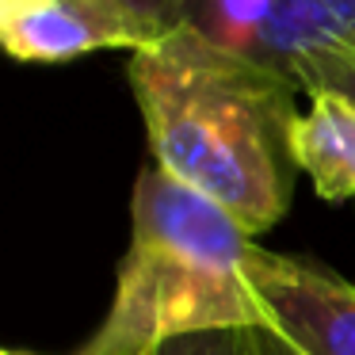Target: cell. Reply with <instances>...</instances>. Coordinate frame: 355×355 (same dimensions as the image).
<instances>
[{"instance_id":"obj_8","label":"cell","mask_w":355,"mask_h":355,"mask_svg":"<svg viewBox=\"0 0 355 355\" xmlns=\"http://www.w3.org/2000/svg\"><path fill=\"white\" fill-rule=\"evenodd\" d=\"M298 85L302 92H309V88H340L355 100V46H336L329 54H321L317 62H309Z\"/></svg>"},{"instance_id":"obj_7","label":"cell","mask_w":355,"mask_h":355,"mask_svg":"<svg viewBox=\"0 0 355 355\" xmlns=\"http://www.w3.org/2000/svg\"><path fill=\"white\" fill-rule=\"evenodd\" d=\"M153 355H256L248 329H210L161 344Z\"/></svg>"},{"instance_id":"obj_1","label":"cell","mask_w":355,"mask_h":355,"mask_svg":"<svg viewBox=\"0 0 355 355\" xmlns=\"http://www.w3.org/2000/svg\"><path fill=\"white\" fill-rule=\"evenodd\" d=\"M130 88L153 164L263 233L291 202V130L298 85L180 24L130 54Z\"/></svg>"},{"instance_id":"obj_11","label":"cell","mask_w":355,"mask_h":355,"mask_svg":"<svg viewBox=\"0 0 355 355\" xmlns=\"http://www.w3.org/2000/svg\"><path fill=\"white\" fill-rule=\"evenodd\" d=\"M4 355H24V352H4Z\"/></svg>"},{"instance_id":"obj_2","label":"cell","mask_w":355,"mask_h":355,"mask_svg":"<svg viewBox=\"0 0 355 355\" xmlns=\"http://www.w3.org/2000/svg\"><path fill=\"white\" fill-rule=\"evenodd\" d=\"M252 248V233L225 207L161 164L141 168L115 298L77 355H153L176 336L256 324Z\"/></svg>"},{"instance_id":"obj_5","label":"cell","mask_w":355,"mask_h":355,"mask_svg":"<svg viewBox=\"0 0 355 355\" xmlns=\"http://www.w3.org/2000/svg\"><path fill=\"white\" fill-rule=\"evenodd\" d=\"M0 39L16 62L58 65L96 50H141L157 31L119 0H42L0 16Z\"/></svg>"},{"instance_id":"obj_12","label":"cell","mask_w":355,"mask_h":355,"mask_svg":"<svg viewBox=\"0 0 355 355\" xmlns=\"http://www.w3.org/2000/svg\"><path fill=\"white\" fill-rule=\"evenodd\" d=\"M352 46H355V42H352Z\"/></svg>"},{"instance_id":"obj_4","label":"cell","mask_w":355,"mask_h":355,"mask_svg":"<svg viewBox=\"0 0 355 355\" xmlns=\"http://www.w3.org/2000/svg\"><path fill=\"white\" fill-rule=\"evenodd\" d=\"M184 24L298 85L309 62L355 42V0H187Z\"/></svg>"},{"instance_id":"obj_10","label":"cell","mask_w":355,"mask_h":355,"mask_svg":"<svg viewBox=\"0 0 355 355\" xmlns=\"http://www.w3.org/2000/svg\"><path fill=\"white\" fill-rule=\"evenodd\" d=\"M35 4H42V0H0V16H16V12H27Z\"/></svg>"},{"instance_id":"obj_6","label":"cell","mask_w":355,"mask_h":355,"mask_svg":"<svg viewBox=\"0 0 355 355\" xmlns=\"http://www.w3.org/2000/svg\"><path fill=\"white\" fill-rule=\"evenodd\" d=\"M306 111L291 119L286 149L313 191L329 202L355 199V100L340 88H309Z\"/></svg>"},{"instance_id":"obj_9","label":"cell","mask_w":355,"mask_h":355,"mask_svg":"<svg viewBox=\"0 0 355 355\" xmlns=\"http://www.w3.org/2000/svg\"><path fill=\"white\" fill-rule=\"evenodd\" d=\"M119 4L138 12L157 35L172 31V27H180L187 19V0H119Z\"/></svg>"},{"instance_id":"obj_3","label":"cell","mask_w":355,"mask_h":355,"mask_svg":"<svg viewBox=\"0 0 355 355\" xmlns=\"http://www.w3.org/2000/svg\"><path fill=\"white\" fill-rule=\"evenodd\" d=\"M260 321L248 324L256 355H355V286L309 260L256 245L248 256Z\"/></svg>"}]
</instances>
